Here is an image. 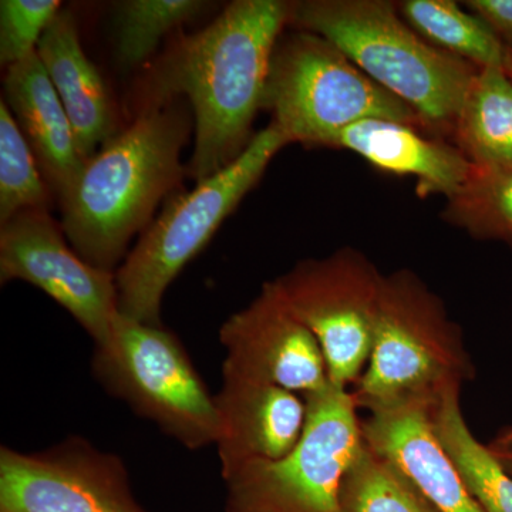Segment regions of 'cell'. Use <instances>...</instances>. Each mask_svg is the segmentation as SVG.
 Returning <instances> with one entry per match:
<instances>
[{
  "mask_svg": "<svg viewBox=\"0 0 512 512\" xmlns=\"http://www.w3.org/2000/svg\"><path fill=\"white\" fill-rule=\"evenodd\" d=\"M463 384L450 383L431 404L433 430L468 491L485 512H512V477L473 436L461 410Z\"/></svg>",
  "mask_w": 512,
  "mask_h": 512,
  "instance_id": "obj_19",
  "label": "cell"
},
{
  "mask_svg": "<svg viewBox=\"0 0 512 512\" xmlns=\"http://www.w3.org/2000/svg\"><path fill=\"white\" fill-rule=\"evenodd\" d=\"M57 0L0 2V63L8 67L35 55L40 39L62 10Z\"/></svg>",
  "mask_w": 512,
  "mask_h": 512,
  "instance_id": "obj_25",
  "label": "cell"
},
{
  "mask_svg": "<svg viewBox=\"0 0 512 512\" xmlns=\"http://www.w3.org/2000/svg\"><path fill=\"white\" fill-rule=\"evenodd\" d=\"M396 5L407 25L430 45L480 69L501 67L512 80V50L454 0H403Z\"/></svg>",
  "mask_w": 512,
  "mask_h": 512,
  "instance_id": "obj_20",
  "label": "cell"
},
{
  "mask_svg": "<svg viewBox=\"0 0 512 512\" xmlns=\"http://www.w3.org/2000/svg\"><path fill=\"white\" fill-rule=\"evenodd\" d=\"M292 3L235 0L201 32L184 37L158 64L147 106L187 96L195 141L187 177L201 183L234 163L255 134L269 63L291 25Z\"/></svg>",
  "mask_w": 512,
  "mask_h": 512,
  "instance_id": "obj_1",
  "label": "cell"
},
{
  "mask_svg": "<svg viewBox=\"0 0 512 512\" xmlns=\"http://www.w3.org/2000/svg\"><path fill=\"white\" fill-rule=\"evenodd\" d=\"M3 100L28 141L43 177L57 200L84 165L76 137L55 86L37 53L6 69Z\"/></svg>",
  "mask_w": 512,
  "mask_h": 512,
  "instance_id": "obj_17",
  "label": "cell"
},
{
  "mask_svg": "<svg viewBox=\"0 0 512 512\" xmlns=\"http://www.w3.org/2000/svg\"><path fill=\"white\" fill-rule=\"evenodd\" d=\"M308 419L298 446L278 461H258L224 478L227 512H343V478L365 444L349 389L329 384L305 397Z\"/></svg>",
  "mask_w": 512,
  "mask_h": 512,
  "instance_id": "obj_8",
  "label": "cell"
},
{
  "mask_svg": "<svg viewBox=\"0 0 512 512\" xmlns=\"http://www.w3.org/2000/svg\"><path fill=\"white\" fill-rule=\"evenodd\" d=\"M210 8L201 0H126L114 13L116 57L120 66L134 69L150 59L163 37Z\"/></svg>",
  "mask_w": 512,
  "mask_h": 512,
  "instance_id": "obj_22",
  "label": "cell"
},
{
  "mask_svg": "<svg viewBox=\"0 0 512 512\" xmlns=\"http://www.w3.org/2000/svg\"><path fill=\"white\" fill-rule=\"evenodd\" d=\"M333 148H345L386 173L412 177L420 197L458 190L471 173L470 161L451 141L420 128L384 119H367L340 131Z\"/></svg>",
  "mask_w": 512,
  "mask_h": 512,
  "instance_id": "obj_15",
  "label": "cell"
},
{
  "mask_svg": "<svg viewBox=\"0 0 512 512\" xmlns=\"http://www.w3.org/2000/svg\"><path fill=\"white\" fill-rule=\"evenodd\" d=\"M443 218L481 241L512 248V165L471 168L466 183L447 198Z\"/></svg>",
  "mask_w": 512,
  "mask_h": 512,
  "instance_id": "obj_21",
  "label": "cell"
},
{
  "mask_svg": "<svg viewBox=\"0 0 512 512\" xmlns=\"http://www.w3.org/2000/svg\"><path fill=\"white\" fill-rule=\"evenodd\" d=\"M220 416L221 476L258 461H278L298 446L308 419L305 397L284 387L222 376L215 394Z\"/></svg>",
  "mask_w": 512,
  "mask_h": 512,
  "instance_id": "obj_14",
  "label": "cell"
},
{
  "mask_svg": "<svg viewBox=\"0 0 512 512\" xmlns=\"http://www.w3.org/2000/svg\"><path fill=\"white\" fill-rule=\"evenodd\" d=\"M289 28L329 40L419 116L430 136L451 141L480 67L437 49L386 0H299Z\"/></svg>",
  "mask_w": 512,
  "mask_h": 512,
  "instance_id": "obj_3",
  "label": "cell"
},
{
  "mask_svg": "<svg viewBox=\"0 0 512 512\" xmlns=\"http://www.w3.org/2000/svg\"><path fill=\"white\" fill-rule=\"evenodd\" d=\"M0 512H147L116 454L73 437L50 450H0Z\"/></svg>",
  "mask_w": 512,
  "mask_h": 512,
  "instance_id": "obj_10",
  "label": "cell"
},
{
  "mask_svg": "<svg viewBox=\"0 0 512 512\" xmlns=\"http://www.w3.org/2000/svg\"><path fill=\"white\" fill-rule=\"evenodd\" d=\"M191 123L175 100L144 107L127 130L84 161L59 200L64 235L84 261L109 272L123 264L131 239L187 175L181 151Z\"/></svg>",
  "mask_w": 512,
  "mask_h": 512,
  "instance_id": "obj_2",
  "label": "cell"
},
{
  "mask_svg": "<svg viewBox=\"0 0 512 512\" xmlns=\"http://www.w3.org/2000/svg\"><path fill=\"white\" fill-rule=\"evenodd\" d=\"M476 366L463 330L426 282L410 269L383 275L372 355L353 393L359 409L433 399L450 383L466 384Z\"/></svg>",
  "mask_w": 512,
  "mask_h": 512,
  "instance_id": "obj_5",
  "label": "cell"
},
{
  "mask_svg": "<svg viewBox=\"0 0 512 512\" xmlns=\"http://www.w3.org/2000/svg\"><path fill=\"white\" fill-rule=\"evenodd\" d=\"M488 446L493 448H512V426L498 431L497 437Z\"/></svg>",
  "mask_w": 512,
  "mask_h": 512,
  "instance_id": "obj_28",
  "label": "cell"
},
{
  "mask_svg": "<svg viewBox=\"0 0 512 512\" xmlns=\"http://www.w3.org/2000/svg\"><path fill=\"white\" fill-rule=\"evenodd\" d=\"M0 281L28 282L45 292L94 345L109 336L119 313L116 272L84 261L49 211H23L0 225Z\"/></svg>",
  "mask_w": 512,
  "mask_h": 512,
  "instance_id": "obj_11",
  "label": "cell"
},
{
  "mask_svg": "<svg viewBox=\"0 0 512 512\" xmlns=\"http://www.w3.org/2000/svg\"><path fill=\"white\" fill-rule=\"evenodd\" d=\"M490 450L493 451L495 458H497L500 466L504 468L505 473L512 477V448L490 447Z\"/></svg>",
  "mask_w": 512,
  "mask_h": 512,
  "instance_id": "obj_27",
  "label": "cell"
},
{
  "mask_svg": "<svg viewBox=\"0 0 512 512\" xmlns=\"http://www.w3.org/2000/svg\"><path fill=\"white\" fill-rule=\"evenodd\" d=\"M53 191L5 100H0V225L23 211H49Z\"/></svg>",
  "mask_w": 512,
  "mask_h": 512,
  "instance_id": "obj_24",
  "label": "cell"
},
{
  "mask_svg": "<svg viewBox=\"0 0 512 512\" xmlns=\"http://www.w3.org/2000/svg\"><path fill=\"white\" fill-rule=\"evenodd\" d=\"M451 143L474 167L512 165V80L504 69H478L458 111Z\"/></svg>",
  "mask_w": 512,
  "mask_h": 512,
  "instance_id": "obj_18",
  "label": "cell"
},
{
  "mask_svg": "<svg viewBox=\"0 0 512 512\" xmlns=\"http://www.w3.org/2000/svg\"><path fill=\"white\" fill-rule=\"evenodd\" d=\"M36 53L72 124L80 156L93 157L97 148L119 134L116 110L103 77L84 53L70 10H60Z\"/></svg>",
  "mask_w": 512,
  "mask_h": 512,
  "instance_id": "obj_16",
  "label": "cell"
},
{
  "mask_svg": "<svg viewBox=\"0 0 512 512\" xmlns=\"http://www.w3.org/2000/svg\"><path fill=\"white\" fill-rule=\"evenodd\" d=\"M220 340L227 350L222 376L284 387L302 397L330 384L318 340L275 281L265 282L247 308L222 323Z\"/></svg>",
  "mask_w": 512,
  "mask_h": 512,
  "instance_id": "obj_12",
  "label": "cell"
},
{
  "mask_svg": "<svg viewBox=\"0 0 512 512\" xmlns=\"http://www.w3.org/2000/svg\"><path fill=\"white\" fill-rule=\"evenodd\" d=\"M262 110L271 113V123L288 144L332 147L340 131L367 119L399 121L427 133L406 103L373 82L342 50L299 29L276 43Z\"/></svg>",
  "mask_w": 512,
  "mask_h": 512,
  "instance_id": "obj_6",
  "label": "cell"
},
{
  "mask_svg": "<svg viewBox=\"0 0 512 512\" xmlns=\"http://www.w3.org/2000/svg\"><path fill=\"white\" fill-rule=\"evenodd\" d=\"M340 500L343 512H439L366 443L343 478Z\"/></svg>",
  "mask_w": 512,
  "mask_h": 512,
  "instance_id": "obj_23",
  "label": "cell"
},
{
  "mask_svg": "<svg viewBox=\"0 0 512 512\" xmlns=\"http://www.w3.org/2000/svg\"><path fill=\"white\" fill-rule=\"evenodd\" d=\"M92 366L107 393L188 450L220 439L215 396L180 339L163 326L117 313L109 336L94 345Z\"/></svg>",
  "mask_w": 512,
  "mask_h": 512,
  "instance_id": "obj_7",
  "label": "cell"
},
{
  "mask_svg": "<svg viewBox=\"0 0 512 512\" xmlns=\"http://www.w3.org/2000/svg\"><path fill=\"white\" fill-rule=\"evenodd\" d=\"M437 397L403 400L369 410L362 420L363 439L437 511L485 512L434 433L430 409Z\"/></svg>",
  "mask_w": 512,
  "mask_h": 512,
  "instance_id": "obj_13",
  "label": "cell"
},
{
  "mask_svg": "<svg viewBox=\"0 0 512 512\" xmlns=\"http://www.w3.org/2000/svg\"><path fill=\"white\" fill-rule=\"evenodd\" d=\"M464 6L512 50V0H468Z\"/></svg>",
  "mask_w": 512,
  "mask_h": 512,
  "instance_id": "obj_26",
  "label": "cell"
},
{
  "mask_svg": "<svg viewBox=\"0 0 512 512\" xmlns=\"http://www.w3.org/2000/svg\"><path fill=\"white\" fill-rule=\"evenodd\" d=\"M285 146L286 138L269 123L234 163L170 198L116 271L120 315L163 326L161 305L168 286L200 254Z\"/></svg>",
  "mask_w": 512,
  "mask_h": 512,
  "instance_id": "obj_4",
  "label": "cell"
},
{
  "mask_svg": "<svg viewBox=\"0 0 512 512\" xmlns=\"http://www.w3.org/2000/svg\"><path fill=\"white\" fill-rule=\"evenodd\" d=\"M383 274L362 252L340 248L275 279L289 308L318 340L330 384L349 389L372 355Z\"/></svg>",
  "mask_w": 512,
  "mask_h": 512,
  "instance_id": "obj_9",
  "label": "cell"
}]
</instances>
